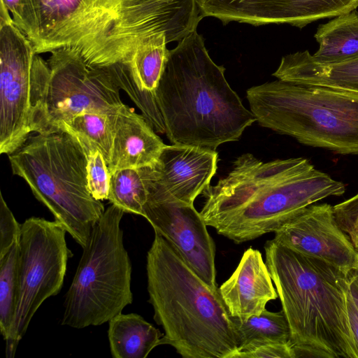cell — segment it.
Wrapping results in <instances>:
<instances>
[{"label": "cell", "instance_id": "cell-32", "mask_svg": "<svg viewBox=\"0 0 358 358\" xmlns=\"http://www.w3.org/2000/svg\"><path fill=\"white\" fill-rule=\"evenodd\" d=\"M8 10L13 13L20 6L21 0H1Z\"/></svg>", "mask_w": 358, "mask_h": 358}, {"label": "cell", "instance_id": "cell-26", "mask_svg": "<svg viewBox=\"0 0 358 358\" xmlns=\"http://www.w3.org/2000/svg\"><path fill=\"white\" fill-rule=\"evenodd\" d=\"M68 133L76 138L85 155L88 187L91 194L99 201L108 199L110 174L101 151L87 136L78 133Z\"/></svg>", "mask_w": 358, "mask_h": 358}, {"label": "cell", "instance_id": "cell-12", "mask_svg": "<svg viewBox=\"0 0 358 358\" xmlns=\"http://www.w3.org/2000/svg\"><path fill=\"white\" fill-rule=\"evenodd\" d=\"M208 284L217 287L215 245L194 206L172 197L148 194L143 216Z\"/></svg>", "mask_w": 358, "mask_h": 358}, {"label": "cell", "instance_id": "cell-1", "mask_svg": "<svg viewBox=\"0 0 358 358\" xmlns=\"http://www.w3.org/2000/svg\"><path fill=\"white\" fill-rule=\"evenodd\" d=\"M12 16L37 54L68 48L100 68L128 64L158 33L179 42L199 21L196 0H21Z\"/></svg>", "mask_w": 358, "mask_h": 358}, {"label": "cell", "instance_id": "cell-15", "mask_svg": "<svg viewBox=\"0 0 358 358\" xmlns=\"http://www.w3.org/2000/svg\"><path fill=\"white\" fill-rule=\"evenodd\" d=\"M217 157L213 150L166 145L155 164L143 167L148 194L165 195L194 204L216 173Z\"/></svg>", "mask_w": 358, "mask_h": 358}, {"label": "cell", "instance_id": "cell-7", "mask_svg": "<svg viewBox=\"0 0 358 358\" xmlns=\"http://www.w3.org/2000/svg\"><path fill=\"white\" fill-rule=\"evenodd\" d=\"M8 159L13 173L25 180L55 220L84 248L105 209L90 192L86 157L76 138L62 130L38 133Z\"/></svg>", "mask_w": 358, "mask_h": 358}, {"label": "cell", "instance_id": "cell-24", "mask_svg": "<svg viewBox=\"0 0 358 358\" xmlns=\"http://www.w3.org/2000/svg\"><path fill=\"white\" fill-rule=\"evenodd\" d=\"M20 241L0 257V330L6 341L10 334L19 297Z\"/></svg>", "mask_w": 358, "mask_h": 358}, {"label": "cell", "instance_id": "cell-9", "mask_svg": "<svg viewBox=\"0 0 358 358\" xmlns=\"http://www.w3.org/2000/svg\"><path fill=\"white\" fill-rule=\"evenodd\" d=\"M13 22L0 24V153L40 133L50 76L47 61Z\"/></svg>", "mask_w": 358, "mask_h": 358}, {"label": "cell", "instance_id": "cell-8", "mask_svg": "<svg viewBox=\"0 0 358 358\" xmlns=\"http://www.w3.org/2000/svg\"><path fill=\"white\" fill-rule=\"evenodd\" d=\"M124 213L111 204L94 227L66 294L62 325H101L131 303V264L120 228Z\"/></svg>", "mask_w": 358, "mask_h": 358}, {"label": "cell", "instance_id": "cell-22", "mask_svg": "<svg viewBox=\"0 0 358 358\" xmlns=\"http://www.w3.org/2000/svg\"><path fill=\"white\" fill-rule=\"evenodd\" d=\"M239 351L268 343H291L290 329L282 310L261 314L246 320L234 318Z\"/></svg>", "mask_w": 358, "mask_h": 358}, {"label": "cell", "instance_id": "cell-3", "mask_svg": "<svg viewBox=\"0 0 358 358\" xmlns=\"http://www.w3.org/2000/svg\"><path fill=\"white\" fill-rule=\"evenodd\" d=\"M224 71L212 60L196 29L169 50L157 99L172 144L216 150L239 140L256 122Z\"/></svg>", "mask_w": 358, "mask_h": 358}, {"label": "cell", "instance_id": "cell-16", "mask_svg": "<svg viewBox=\"0 0 358 358\" xmlns=\"http://www.w3.org/2000/svg\"><path fill=\"white\" fill-rule=\"evenodd\" d=\"M164 33L152 35L134 52L127 64L108 66L115 81L124 90L157 133L165 134L157 90L169 50Z\"/></svg>", "mask_w": 358, "mask_h": 358}, {"label": "cell", "instance_id": "cell-23", "mask_svg": "<svg viewBox=\"0 0 358 358\" xmlns=\"http://www.w3.org/2000/svg\"><path fill=\"white\" fill-rule=\"evenodd\" d=\"M148 195L143 167L119 169L110 174L108 200L124 213L143 216Z\"/></svg>", "mask_w": 358, "mask_h": 358}, {"label": "cell", "instance_id": "cell-33", "mask_svg": "<svg viewBox=\"0 0 358 358\" xmlns=\"http://www.w3.org/2000/svg\"><path fill=\"white\" fill-rule=\"evenodd\" d=\"M357 252H358V251H357ZM356 271L358 273V268H357V271Z\"/></svg>", "mask_w": 358, "mask_h": 358}, {"label": "cell", "instance_id": "cell-29", "mask_svg": "<svg viewBox=\"0 0 358 358\" xmlns=\"http://www.w3.org/2000/svg\"><path fill=\"white\" fill-rule=\"evenodd\" d=\"M296 358L291 343H268L239 351L235 358Z\"/></svg>", "mask_w": 358, "mask_h": 358}, {"label": "cell", "instance_id": "cell-19", "mask_svg": "<svg viewBox=\"0 0 358 358\" xmlns=\"http://www.w3.org/2000/svg\"><path fill=\"white\" fill-rule=\"evenodd\" d=\"M273 76L296 84L317 85L358 94V57L338 63L315 61L308 51L284 56Z\"/></svg>", "mask_w": 358, "mask_h": 358}, {"label": "cell", "instance_id": "cell-30", "mask_svg": "<svg viewBox=\"0 0 358 358\" xmlns=\"http://www.w3.org/2000/svg\"><path fill=\"white\" fill-rule=\"evenodd\" d=\"M347 310L351 334L358 351V308L349 292L347 295Z\"/></svg>", "mask_w": 358, "mask_h": 358}, {"label": "cell", "instance_id": "cell-14", "mask_svg": "<svg viewBox=\"0 0 358 358\" xmlns=\"http://www.w3.org/2000/svg\"><path fill=\"white\" fill-rule=\"evenodd\" d=\"M203 17L224 24L231 21L255 26L287 24L303 28L318 20L355 10L358 0H196Z\"/></svg>", "mask_w": 358, "mask_h": 358}, {"label": "cell", "instance_id": "cell-4", "mask_svg": "<svg viewBox=\"0 0 358 358\" xmlns=\"http://www.w3.org/2000/svg\"><path fill=\"white\" fill-rule=\"evenodd\" d=\"M147 254L149 302L169 345L184 358H235L236 328L218 287L203 280L162 236Z\"/></svg>", "mask_w": 358, "mask_h": 358}, {"label": "cell", "instance_id": "cell-18", "mask_svg": "<svg viewBox=\"0 0 358 358\" xmlns=\"http://www.w3.org/2000/svg\"><path fill=\"white\" fill-rule=\"evenodd\" d=\"M142 115L123 103L119 108L108 168L119 169L152 166L166 146Z\"/></svg>", "mask_w": 358, "mask_h": 358}, {"label": "cell", "instance_id": "cell-13", "mask_svg": "<svg viewBox=\"0 0 358 358\" xmlns=\"http://www.w3.org/2000/svg\"><path fill=\"white\" fill-rule=\"evenodd\" d=\"M273 239L302 255L324 261L348 274L358 268V252L337 224L332 206L312 204L282 224Z\"/></svg>", "mask_w": 358, "mask_h": 358}, {"label": "cell", "instance_id": "cell-2", "mask_svg": "<svg viewBox=\"0 0 358 358\" xmlns=\"http://www.w3.org/2000/svg\"><path fill=\"white\" fill-rule=\"evenodd\" d=\"M345 191L342 182L307 159L263 162L245 153L226 177L203 191L200 214L207 226L240 244L275 232L307 206Z\"/></svg>", "mask_w": 358, "mask_h": 358}, {"label": "cell", "instance_id": "cell-6", "mask_svg": "<svg viewBox=\"0 0 358 358\" xmlns=\"http://www.w3.org/2000/svg\"><path fill=\"white\" fill-rule=\"evenodd\" d=\"M256 122L306 145L358 155V94L281 80L251 87Z\"/></svg>", "mask_w": 358, "mask_h": 358}, {"label": "cell", "instance_id": "cell-11", "mask_svg": "<svg viewBox=\"0 0 358 358\" xmlns=\"http://www.w3.org/2000/svg\"><path fill=\"white\" fill-rule=\"evenodd\" d=\"M50 69L40 133L55 132L58 126L85 112L116 113L123 105L121 90L107 67L87 65L75 52H50Z\"/></svg>", "mask_w": 358, "mask_h": 358}, {"label": "cell", "instance_id": "cell-25", "mask_svg": "<svg viewBox=\"0 0 358 358\" xmlns=\"http://www.w3.org/2000/svg\"><path fill=\"white\" fill-rule=\"evenodd\" d=\"M118 111V110H117ZM117 113L85 112L60 124L57 131L81 134L92 141L108 164L114 137Z\"/></svg>", "mask_w": 358, "mask_h": 358}, {"label": "cell", "instance_id": "cell-28", "mask_svg": "<svg viewBox=\"0 0 358 358\" xmlns=\"http://www.w3.org/2000/svg\"><path fill=\"white\" fill-rule=\"evenodd\" d=\"M21 224L15 220L3 195L0 194V257L8 252L16 241H20Z\"/></svg>", "mask_w": 358, "mask_h": 358}, {"label": "cell", "instance_id": "cell-20", "mask_svg": "<svg viewBox=\"0 0 358 358\" xmlns=\"http://www.w3.org/2000/svg\"><path fill=\"white\" fill-rule=\"evenodd\" d=\"M108 336L113 358H145L163 336L136 313H120L109 321Z\"/></svg>", "mask_w": 358, "mask_h": 358}, {"label": "cell", "instance_id": "cell-21", "mask_svg": "<svg viewBox=\"0 0 358 358\" xmlns=\"http://www.w3.org/2000/svg\"><path fill=\"white\" fill-rule=\"evenodd\" d=\"M319 48L313 58L338 63L358 57V13L354 10L320 24L315 34Z\"/></svg>", "mask_w": 358, "mask_h": 358}, {"label": "cell", "instance_id": "cell-27", "mask_svg": "<svg viewBox=\"0 0 358 358\" xmlns=\"http://www.w3.org/2000/svg\"><path fill=\"white\" fill-rule=\"evenodd\" d=\"M334 219L358 251V193L332 206Z\"/></svg>", "mask_w": 358, "mask_h": 358}, {"label": "cell", "instance_id": "cell-10", "mask_svg": "<svg viewBox=\"0 0 358 358\" xmlns=\"http://www.w3.org/2000/svg\"><path fill=\"white\" fill-rule=\"evenodd\" d=\"M66 230L57 221L31 217L21 224L19 257V297L6 355L13 358L34 315L49 297L61 290L68 259Z\"/></svg>", "mask_w": 358, "mask_h": 358}, {"label": "cell", "instance_id": "cell-5", "mask_svg": "<svg viewBox=\"0 0 358 358\" xmlns=\"http://www.w3.org/2000/svg\"><path fill=\"white\" fill-rule=\"evenodd\" d=\"M264 250L296 357L358 358L347 310L349 273L274 239Z\"/></svg>", "mask_w": 358, "mask_h": 358}, {"label": "cell", "instance_id": "cell-17", "mask_svg": "<svg viewBox=\"0 0 358 358\" xmlns=\"http://www.w3.org/2000/svg\"><path fill=\"white\" fill-rule=\"evenodd\" d=\"M273 285L262 253L249 248L219 290L231 316L246 320L261 314L268 301L278 297Z\"/></svg>", "mask_w": 358, "mask_h": 358}, {"label": "cell", "instance_id": "cell-31", "mask_svg": "<svg viewBox=\"0 0 358 358\" xmlns=\"http://www.w3.org/2000/svg\"><path fill=\"white\" fill-rule=\"evenodd\" d=\"M349 292L358 308V273L355 271L348 274Z\"/></svg>", "mask_w": 358, "mask_h": 358}]
</instances>
